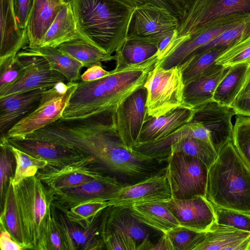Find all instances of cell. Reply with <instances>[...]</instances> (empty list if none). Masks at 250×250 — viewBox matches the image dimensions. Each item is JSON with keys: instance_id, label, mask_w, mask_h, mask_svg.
I'll use <instances>...</instances> for the list:
<instances>
[{"instance_id": "cell-1", "label": "cell", "mask_w": 250, "mask_h": 250, "mask_svg": "<svg viewBox=\"0 0 250 250\" xmlns=\"http://www.w3.org/2000/svg\"><path fill=\"white\" fill-rule=\"evenodd\" d=\"M158 61L156 55L136 64H116L104 78L78 82L60 119H82L112 113L129 96L144 87L148 73Z\"/></svg>"}, {"instance_id": "cell-2", "label": "cell", "mask_w": 250, "mask_h": 250, "mask_svg": "<svg viewBox=\"0 0 250 250\" xmlns=\"http://www.w3.org/2000/svg\"><path fill=\"white\" fill-rule=\"evenodd\" d=\"M71 5L83 40L110 55L121 47L134 8L117 0H72Z\"/></svg>"}, {"instance_id": "cell-3", "label": "cell", "mask_w": 250, "mask_h": 250, "mask_svg": "<svg viewBox=\"0 0 250 250\" xmlns=\"http://www.w3.org/2000/svg\"><path fill=\"white\" fill-rule=\"evenodd\" d=\"M206 197L214 206L250 213V168L231 141L209 167Z\"/></svg>"}, {"instance_id": "cell-4", "label": "cell", "mask_w": 250, "mask_h": 250, "mask_svg": "<svg viewBox=\"0 0 250 250\" xmlns=\"http://www.w3.org/2000/svg\"><path fill=\"white\" fill-rule=\"evenodd\" d=\"M15 189L22 221L25 250H45L52 192L36 176L27 178Z\"/></svg>"}, {"instance_id": "cell-5", "label": "cell", "mask_w": 250, "mask_h": 250, "mask_svg": "<svg viewBox=\"0 0 250 250\" xmlns=\"http://www.w3.org/2000/svg\"><path fill=\"white\" fill-rule=\"evenodd\" d=\"M77 85L78 82H60L43 91L37 107L11 127L5 136L24 138L60 120Z\"/></svg>"}, {"instance_id": "cell-6", "label": "cell", "mask_w": 250, "mask_h": 250, "mask_svg": "<svg viewBox=\"0 0 250 250\" xmlns=\"http://www.w3.org/2000/svg\"><path fill=\"white\" fill-rule=\"evenodd\" d=\"M147 90L146 107L149 117L158 118L186 106L183 70L179 66L165 69L156 63L144 86Z\"/></svg>"}, {"instance_id": "cell-7", "label": "cell", "mask_w": 250, "mask_h": 250, "mask_svg": "<svg viewBox=\"0 0 250 250\" xmlns=\"http://www.w3.org/2000/svg\"><path fill=\"white\" fill-rule=\"evenodd\" d=\"M167 162L166 172L172 198L206 197L209 168L205 163L180 152H172Z\"/></svg>"}, {"instance_id": "cell-8", "label": "cell", "mask_w": 250, "mask_h": 250, "mask_svg": "<svg viewBox=\"0 0 250 250\" xmlns=\"http://www.w3.org/2000/svg\"><path fill=\"white\" fill-rule=\"evenodd\" d=\"M111 206L104 208L88 219L74 221L52 203L51 214L62 231L67 250L105 249V227Z\"/></svg>"}, {"instance_id": "cell-9", "label": "cell", "mask_w": 250, "mask_h": 250, "mask_svg": "<svg viewBox=\"0 0 250 250\" xmlns=\"http://www.w3.org/2000/svg\"><path fill=\"white\" fill-rule=\"evenodd\" d=\"M240 14L250 16V0H194L180 21L174 38L199 32Z\"/></svg>"}, {"instance_id": "cell-10", "label": "cell", "mask_w": 250, "mask_h": 250, "mask_svg": "<svg viewBox=\"0 0 250 250\" xmlns=\"http://www.w3.org/2000/svg\"><path fill=\"white\" fill-rule=\"evenodd\" d=\"M180 20L167 10L151 4L135 7L129 21L126 39L158 45L161 40L174 32Z\"/></svg>"}, {"instance_id": "cell-11", "label": "cell", "mask_w": 250, "mask_h": 250, "mask_svg": "<svg viewBox=\"0 0 250 250\" xmlns=\"http://www.w3.org/2000/svg\"><path fill=\"white\" fill-rule=\"evenodd\" d=\"M107 175L94 157L85 156L59 166L47 165L36 176L52 191L72 188Z\"/></svg>"}, {"instance_id": "cell-12", "label": "cell", "mask_w": 250, "mask_h": 250, "mask_svg": "<svg viewBox=\"0 0 250 250\" xmlns=\"http://www.w3.org/2000/svg\"><path fill=\"white\" fill-rule=\"evenodd\" d=\"M250 20V16L237 15L229 17L207 29L188 36L175 38L169 45L165 57L157 64L167 69L184 63L197 49L229 28Z\"/></svg>"}, {"instance_id": "cell-13", "label": "cell", "mask_w": 250, "mask_h": 250, "mask_svg": "<svg viewBox=\"0 0 250 250\" xmlns=\"http://www.w3.org/2000/svg\"><path fill=\"white\" fill-rule=\"evenodd\" d=\"M147 90L144 86L124 101L111 113L112 123L123 143L132 147L139 144L143 125L149 117L146 103Z\"/></svg>"}, {"instance_id": "cell-14", "label": "cell", "mask_w": 250, "mask_h": 250, "mask_svg": "<svg viewBox=\"0 0 250 250\" xmlns=\"http://www.w3.org/2000/svg\"><path fill=\"white\" fill-rule=\"evenodd\" d=\"M125 186L115 177L108 174L72 188L55 192L53 203L67 209L79 204L92 201H109L114 199Z\"/></svg>"}, {"instance_id": "cell-15", "label": "cell", "mask_w": 250, "mask_h": 250, "mask_svg": "<svg viewBox=\"0 0 250 250\" xmlns=\"http://www.w3.org/2000/svg\"><path fill=\"white\" fill-rule=\"evenodd\" d=\"M166 169L133 184L125 185L117 196L109 200L110 206H131L150 202H166L172 198Z\"/></svg>"}, {"instance_id": "cell-16", "label": "cell", "mask_w": 250, "mask_h": 250, "mask_svg": "<svg viewBox=\"0 0 250 250\" xmlns=\"http://www.w3.org/2000/svg\"><path fill=\"white\" fill-rule=\"evenodd\" d=\"M17 55L24 63V72L21 78L0 96V98L40 89H48L66 80L62 75L50 68L48 62L44 58L21 52Z\"/></svg>"}, {"instance_id": "cell-17", "label": "cell", "mask_w": 250, "mask_h": 250, "mask_svg": "<svg viewBox=\"0 0 250 250\" xmlns=\"http://www.w3.org/2000/svg\"><path fill=\"white\" fill-rule=\"evenodd\" d=\"M163 203L176 218L180 226L207 232L216 223L214 206L205 196L184 200L172 198Z\"/></svg>"}, {"instance_id": "cell-18", "label": "cell", "mask_w": 250, "mask_h": 250, "mask_svg": "<svg viewBox=\"0 0 250 250\" xmlns=\"http://www.w3.org/2000/svg\"><path fill=\"white\" fill-rule=\"evenodd\" d=\"M235 115L230 107L221 105L213 101L195 110L190 122H198L209 132L212 145L217 152L231 141Z\"/></svg>"}, {"instance_id": "cell-19", "label": "cell", "mask_w": 250, "mask_h": 250, "mask_svg": "<svg viewBox=\"0 0 250 250\" xmlns=\"http://www.w3.org/2000/svg\"><path fill=\"white\" fill-rule=\"evenodd\" d=\"M0 64L15 56L29 45L26 29L18 27L13 0L0 2Z\"/></svg>"}, {"instance_id": "cell-20", "label": "cell", "mask_w": 250, "mask_h": 250, "mask_svg": "<svg viewBox=\"0 0 250 250\" xmlns=\"http://www.w3.org/2000/svg\"><path fill=\"white\" fill-rule=\"evenodd\" d=\"M150 228L132 215L129 206H111L107 218L105 235L115 230H120L136 242V250H152L155 243L151 241Z\"/></svg>"}, {"instance_id": "cell-21", "label": "cell", "mask_w": 250, "mask_h": 250, "mask_svg": "<svg viewBox=\"0 0 250 250\" xmlns=\"http://www.w3.org/2000/svg\"><path fill=\"white\" fill-rule=\"evenodd\" d=\"M6 139L15 147L35 158L47 161V165L59 166L87 156L51 142L28 138Z\"/></svg>"}, {"instance_id": "cell-22", "label": "cell", "mask_w": 250, "mask_h": 250, "mask_svg": "<svg viewBox=\"0 0 250 250\" xmlns=\"http://www.w3.org/2000/svg\"><path fill=\"white\" fill-rule=\"evenodd\" d=\"M40 89L0 98V133L5 134L39 105L43 91Z\"/></svg>"}, {"instance_id": "cell-23", "label": "cell", "mask_w": 250, "mask_h": 250, "mask_svg": "<svg viewBox=\"0 0 250 250\" xmlns=\"http://www.w3.org/2000/svg\"><path fill=\"white\" fill-rule=\"evenodd\" d=\"M194 113L195 110L189 107H180L158 118L149 117L143 125L138 145L168 135L190 123Z\"/></svg>"}, {"instance_id": "cell-24", "label": "cell", "mask_w": 250, "mask_h": 250, "mask_svg": "<svg viewBox=\"0 0 250 250\" xmlns=\"http://www.w3.org/2000/svg\"><path fill=\"white\" fill-rule=\"evenodd\" d=\"M228 68L215 63L198 79L185 86L184 99L186 106L195 110L213 102L216 87Z\"/></svg>"}, {"instance_id": "cell-25", "label": "cell", "mask_w": 250, "mask_h": 250, "mask_svg": "<svg viewBox=\"0 0 250 250\" xmlns=\"http://www.w3.org/2000/svg\"><path fill=\"white\" fill-rule=\"evenodd\" d=\"M195 250H250V232L215 223Z\"/></svg>"}, {"instance_id": "cell-26", "label": "cell", "mask_w": 250, "mask_h": 250, "mask_svg": "<svg viewBox=\"0 0 250 250\" xmlns=\"http://www.w3.org/2000/svg\"><path fill=\"white\" fill-rule=\"evenodd\" d=\"M65 3L59 0H34L26 28L30 47L39 46Z\"/></svg>"}, {"instance_id": "cell-27", "label": "cell", "mask_w": 250, "mask_h": 250, "mask_svg": "<svg viewBox=\"0 0 250 250\" xmlns=\"http://www.w3.org/2000/svg\"><path fill=\"white\" fill-rule=\"evenodd\" d=\"M129 208L132 215L138 220L162 233L180 226L163 202L134 204Z\"/></svg>"}, {"instance_id": "cell-28", "label": "cell", "mask_w": 250, "mask_h": 250, "mask_svg": "<svg viewBox=\"0 0 250 250\" xmlns=\"http://www.w3.org/2000/svg\"><path fill=\"white\" fill-rule=\"evenodd\" d=\"M80 39L82 38L77 30L71 2L65 3L39 46L58 47L63 43Z\"/></svg>"}, {"instance_id": "cell-29", "label": "cell", "mask_w": 250, "mask_h": 250, "mask_svg": "<svg viewBox=\"0 0 250 250\" xmlns=\"http://www.w3.org/2000/svg\"><path fill=\"white\" fill-rule=\"evenodd\" d=\"M20 52L44 58L50 68L62 75L68 82H76L80 79L83 65L79 62L62 52L58 47L26 46Z\"/></svg>"}, {"instance_id": "cell-30", "label": "cell", "mask_w": 250, "mask_h": 250, "mask_svg": "<svg viewBox=\"0 0 250 250\" xmlns=\"http://www.w3.org/2000/svg\"><path fill=\"white\" fill-rule=\"evenodd\" d=\"M199 125L190 122L168 135L160 139L140 144L132 147L143 154L156 158L161 162L167 161L171 153V147L181 140L188 137L198 139Z\"/></svg>"}, {"instance_id": "cell-31", "label": "cell", "mask_w": 250, "mask_h": 250, "mask_svg": "<svg viewBox=\"0 0 250 250\" xmlns=\"http://www.w3.org/2000/svg\"><path fill=\"white\" fill-rule=\"evenodd\" d=\"M10 178L2 201L0 202V227L5 228L13 240L25 248L22 221L18 201L15 185Z\"/></svg>"}, {"instance_id": "cell-32", "label": "cell", "mask_w": 250, "mask_h": 250, "mask_svg": "<svg viewBox=\"0 0 250 250\" xmlns=\"http://www.w3.org/2000/svg\"><path fill=\"white\" fill-rule=\"evenodd\" d=\"M250 71V63H242L229 67L218 83L213 100L218 104L231 107L243 86Z\"/></svg>"}, {"instance_id": "cell-33", "label": "cell", "mask_w": 250, "mask_h": 250, "mask_svg": "<svg viewBox=\"0 0 250 250\" xmlns=\"http://www.w3.org/2000/svg\"><path fill=\"white\" fill-rule=\"evenodd\" d=\"M58 47L87 68L115 60L114 55L109 54L82 39L63 43Z\"/></svg>"}, {"instance_id": "cell-34", "label": "cell", "mask_w": 250, "mask_h": 250, "mask_svg": "<svg viewBox=\"0 0 250 250\" xmlns=\"http://www.w3.org/2000/svg\"><path fill=\"white\" fill-rule=\"evenodd\" d=\"M157 45L135 40L125 41L114 55L116 64L130 65L143 62L156 56Z\"/></svg>"}, {"instance_id": "cell-35", "label": "cell", "mask_w": 250, "mask_h": 250, "mask_svg": "<svg viewBox=\"0 0 250 250\" xmlns=\"http://www.w3.org/2000/svg\"><path fill=\"white\" fill-rule=\"evenodd\" d=\"M13 153L16 162L14 175L12 180L18 185L24 179L36 175L40 169L48 165L45 160L35 158L11 145L4 134L0 135V143Z\"/></svg>"}, {"instance_id": "cell-36", "label": "cell", "mask_w": 250, "mask_h": 250, "mask_svg": "<svg viewBox=\"0 0 250 250\" xmlns=\"http://www.w3.org/2000/svg\"><path fill=\"white\" fill-rule=\"evenodd\" d=\"M228 48L210 49L193 56L179 66L183 70L185 86L198 79L208 68L215 63L217 58Z\"/></svg>"}, {"instance_id": "cell-37", "label": "cell", "mask_w": 250, "mask_h": 250, "mask_svg": "<svg viewBox=\"0 0 250 250\" xmlns=\"http://www.w3.org/2000/svg\"><path fill=\"white\" fill-rule=\"evenodd\" d=\"M249 36H250V20L224 31L208 43L195 51L185 62L193 56L210 49L222 48L228 49Z\"/></svg>"}, {"instance_id": "cell-38", "label": "cell", "mask_w": 250, "mask_h": 250, "mask_svg": "<svg viewBox=\"0 0 250 250\" xmlns=\"http://www.w3.org/2000/svg\"><path fill=\"white\" fill-rule=\"evenodd\" d=\"M173 152H180L197 158L205 163L208 168L218 155L212 145L193 137L185 138L174 145L171 147V153Z\"/></svg>"}, {"instance_id": "cell-39", "label": "cell", "mask_w": 250, "mask_h": 250, "mask_svg": "<svg viewBox=\"0 0 250 250\" xmlns=\"http://www.w3.org/2000/svg\"><path fill=\"white\" fill-rule=\"evenodd\" d=\"M231 141L236 150L250 168V117L236 115Z\"/></svg>"}, {"instance_id": "cell-40", "label": "cell", "mask_w": 250, "mask_h": 250, "mask_svg": "<svg viewBox=\"0 0 250 250\" xmlns=\"http://www.w3.org/2000/svg\"><path fill=\"white\" fill-rule=\"evenodd\" d=\"M206 232H201L181 226L166 233L174 250H195L203 241Z\"/></svg>"}, {"instance_id": "cell-41", "label": "cell", "mask_w": 250, "mask_h": 250, "mask_svg": "<svg viewBox=\"0 0 250 250\" xmlns=\"http://www.w3.org/2000/svg\"><path fill=\"white\" fill-rule=\"evenodd\" d=\"M25 68L23 60L17 54L0 64V96L21 78Z\"/></svg>"}, {"instance_id": "cell-42", "label": "cell", "mask_w": 250, "mask_h": 250, "mask_svg": "<svg viewBox=\"0 0 250 250\" xmlns=\"http://www.w3.org/2000/svg\"><path fill=\"white\" fill-rule=\"evenodd\" d=\"M216 223L250 232V213L214 206Z\"/></svg>"}, {"instance_id": "cell-43", "label": "cell", "mask_w": 250, "mask_h": 250, "mask_svg": "<svg viewBox=\"0 0 250 250\" xmlns=\"http://www.w3.org/2000/svg\"><path fill=\"white\" fill-rule=\"evenodd\" d=\"M242 63H250V36L228 48L215 62L225 67Z\"/></svg>"}, {"instance_id": "cell-44", "label": "cell", "mask_w": 250, "mask_h": 250, "mask_svg": "<svg viewBox=\"0 0 250 250\" xmlns=\"http://www.w3.org/2000/svg\"><path fill=\"white\" fill-rule=\"evenodd\" d=\"M0 195L2 201L11 177H13L16 167L14 156L4 145L0 144Z\"/></svg>"}, {"instance_id": "cell-45", "label": "cell", "mask_w": 250, "mask_h": 250, "mask_svg": "<svg viewBox=\"0 0 250 250\" xmlns=\"http://www.w3.org/2000/svg\"><path fill=\"white\" fill-rule=\"evenodd\" d=\"M109 206V201H92L79 204L67 209L57 206L62 209L70 219L79 221L92 217Z\"/></svg>"}, {"instance_id": "cell-46", "label": "cell", "mask_w": 250, "mask_h": 250, "mask_svg": "<svg viewBox=\"0 0 250 250\" xmlns=\"http://www.w3.org/2000/svg\"><path fill=\"white\" fill-rule=\"evenodd\" d=\"M45 246V250H67L62 231L51 214L46 227Z\"/></svg>"}, {"instance_id": "cell-47", "label": "cell", "mask_w": 250, "mask_h": 250, "mask_svg": "<svg viewBox=\"0 0 250 250\" xmlns=\"http://www.w3.org/2000/svg\"><path fill=\"white\" fill-rule=\"evenodd\" d=\"M105 248L108 250H136L137 244L124 232L115 230L105 235Z\"/></svg>"}, {"instance_id": "cell-48", "label": "cell", "mask_w": 250, "mask_h": 250, "mask_svg": "<svg viewBox=\"0 0 250 250\" xmlns=\"http://www.w3.org/2000/svg\"><path fill=\"white\" fill-rule=\"evenodd\" d=\"M230 107L236 115L250 117V71Z\"/></svg>"}, {"instance_id": "cell-49", "label": "cell", "mask_w": 250, "mask_h": 250, "mask_svg": "<svg viewBox=\"0 0 250 250\" xmlns=\"http://www.w3.org/2000/svg\"><path fill=\"white\" fill-rule=\"evenodd\" d=\"M34 0H13V8L18 27L26 29Z\"/></svg>"}, {"instance_id": "cell-50", "label": "cell", "mask_w": 250, "mask_h": 250, "mask_svg": "<svg viewBox=\"0 0 250 250\" xmlns=\"http://www.w3.org/2000/svg\"><path fill=\"white\" fill-rule=\"evenodd\" d=\"M139 5L151 4L165 8L180 21L186 13L178 0H137Z\"/></svg>"}, {"instance_id": "cell-51", "label": "cell", "mask_w": 250, "mask_h": 250, "mask_svg": "<svg viewBox=\"0 0 250 250\" xmlns=\"http://www.w3.org/2000/svg\"><path fill=\"white\" fill-rule=\"evenodd\" d=\"M111 71H106L103 68L102 64L91 66L81 75L80 79L83 82H90L97 80L109 75Z\"/></svg>"}, {"instance_id": "cell-52", "label": "cell", "mask_w": 250, "mask_h": 250, "mask_svg": "<svg viewBox=\"0 0 250 250\" xmlns=\"http://www.w3.org/2000/svg\"><path fill=\"white\" fill-rule=\"evenodd\" d=\"M0 247L1 250H23L24 248L12 237L9 232L0 227Z\"/></svg>"}, {"instance_id": "cell-53", "label": "cell", "mask_w": 250, "mask_h": 250, "mask_svg": "<svg viewBox=\"0 0 250 250\" xmlns=\"http://www.w3.org/2000/svg\"><path fill=\"white\" fill-rule=\"evenodd\" d=\"M175 31L165 36L158 43L157 45L158 52L156 55L158 61H161L164 58L167 49L173 39Z\"/></svg>"}, {"instance_id": "cell-54", "label": "cell", "mask_w": 250, "mask_h": 250, "mask_svg": "<svg viewBox=\"0 0 250 250\" xmlns=\"http://www.w3.org/2000/svg\"><path fill=\"white\" fill-rule=\"evenodd\" d=\"M152 250H174V249L167 234L163 233L157 242L154 244Z\"/></svg>"}, {"instance_id": "cell-55", "label": "cell", "mask_w": 250, "mask_h": 250, "mask_svg": "<svg viewBox=\"0 0 250 250\" xmlns=\"http://www.w3.org/2000/svg\"><path fill=\"white\" fill-rule=\"evenodd\" d=\"M122 3L129 6L132 8H135L139 6V3L137 0H117Z\"/></svg>"}, {"instance_id": "cell-56", "label": "cell", "mask_w": 250, "mask_h": 250, "mask_svg": "<svg viewBox=\"0 0 250 250\" xmlns=\"http://www.w3.org/2000/svg\"><path fill=\"white\" fill-rule=\"evenodd\" d=\"M186 12L190 8L194 0H178Z\"/></svg>"}, {"instance_id": "cell-57", "label": "cell", "mask_w": 250, "mask_h": 250, "mask_svg": "<svg viewBox=\"0 0 250 250\" xmlns=\"http://www.w3.org/2000/svg\"><path fill=\"white\" fill-rule=\"evenodd\" d=\"M64 3H71L72 0H59Z\"/></svg>"}]
</instances>
